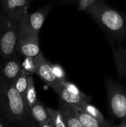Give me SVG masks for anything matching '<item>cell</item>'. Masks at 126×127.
I'll use <instances>...</instances> for the list:
<instances>
[{
  "mask_svg": "<svg viewBox=\"0 0 126 127\" xmlns=\"http://www.w3.org/2000/svg\"><path fill=\"white\" fill-rule=\"evenodd\" d=\"M9 121H6L4 118L0 116V127H7L10 126V124L8 122Z\"/></svg>",
  "mask_w": 126,
  "mask_h": 127,
  "instance_id": "22",
  "label": "cell"
},
{
  "mask_svg": "<svg viewBox=\"0 0 126 127\" xmlns=\"http://www.w3.org/2000/svg\"><path fill=\"white\" fill-rule=\"evenodd\" d=\"M30 112L31 116L38 123L39 127H54L47 108H45L39 100L30 108Z\"/></svg>",
  "mask_w": 126,
  "mask_h": 127,
  "instance_id": "10",
  "label": "cell"
},
{
  "mask_svg": "<svg viewBox=\"0 0 126 127\" xmlns=\"http://www.w3.org/2000/svg\"><path fill=\"white\" fill-rule=\"evenodd\" d=\"M27 83H28V76L25 74V72L23 70L22 71L19 76L12 83L13 86L23 97L26 92V89L27 88Z\"/></svg>",
  "mask_w": 126,
  "mask_h": 127,
  "instance_id": "15",
  "label": "cell"
},
{
  "mask_svg": "<svg viewBox=\"0 0 126 127\" xmlns=\"http://www.w3.org/2000/svg\"></svg>",
  "mask_w": 126,
  "mask_h": 127,
  "instance_id": "23",
  "label": "cell"
},
{
  "mask_svg": "<svg viewBox=\"0 0 126 127\" xmlns=\"http://www.w3.org/2000/svg\"><path fill=\"white\" fill-rule=\"evenodd\" d=\"M0 4L4 13L15 22H19L27 13L30 0H0Z\"/></svg>",
  "mask_w": 126,
  "mask_h": 127,
  "instance_id": "7",
  "label": "cell"
},
{
  "mask_svg": "<svg viewBox=\"0 0 126 127\" xmlns=\"http://www.w3.org/2000/svg\"><path fill=\"white\" fill-rule=\"evenodd\" d=\"M19 37V23L6 13L0 12V56L4 59L14 56Z\"/></svg>",
  "mask_w": 126,
  "mask_h": 127,
  "instance_id": "3",
  "label": "cell"
},
{
  "mask_svg": "<svg viewBox=\"0 0 126 127\" xmlns=\"http://www.w3.org/2000/svg\"><path fill=\"white\" fill-rule=\"evenodd\" d=\"M34 60L36 65V74L45 84H47L49 87L55 91L59 84L60 80H58L54 75L50 63L44 57L42 52H40L36 57H34Z\"/></svg>",
  "mask_w": 126,
  "mask_h": 127,
  "instance_id": "6",
  "label": "cell"
},
{
  "mask_svg": "<svg viewBox=\"0 0 126 127\" xmlns=\"http://www.w3.org/2000/svg\"><path fill=\"white\" fill-rule=\"evenodd\" d=\"M103 28L114 36H122L126 31V17L102 1H95L86 10Z\"/></svg>",
  "mask_w": 126,
  "mask_h": 127,
  "instance_id": "2",
  "label": "cell"
},
{
  "mask_svg": "<svg viewBox=\"0 0 126 127\" xmlns=\"http://www.w3.org/2000/svg\"><path fill=\"white\" fill-rule=\"evenodd\" d=\"M79 107H80L82 109H83L85 112H86L87 113H88L89 115H91L92 117H94V118L97 119L98 121H102V122H108L105 119V118H104L103 115L102 114V112L97 107H95L93 105L90 104L89 102L85 101L82 105H80Z\"/></svg>",
  "mask_w": 126,
  "mask_h": 127,
  "instance_id": "16",
  "label": "cell"
},
{
  "mask_svg": "<svg viewBox=\"0 0 126 127\" xmlns=\"http://www.w3.org/2000/svg\"><path fill=\"white\" fill-rule=\"evenodd\" d=\"M51 64V68L53 70V72L54 74V75L56 77V78L59 80H65V72L63 69V68L57 64Z\"/></svg>",
  "mask_w": 126,
  "mask_h": 127,
  "instance_id": "20",
  "label": "cell"
},
{
  "mask_svg": "<svg viewBox=\"0 0 126 127\" xmlns=\"http://www.w3.org/2000/svg\"><path fill=\"white\" fill-rule=\"evenodd\" d=\"M59 110L61 112L66 126L68 127H83L82 123L79 120L74 107L60 100Z\"/></svg>",
  "mask_w": 126,
  "mask_h": 127,
  "instance_id": "11",
  "label": "cell"
},
{
  "mask_svg": "<svg viewBox=\"0 0 126 127\" xmlns=\"http://www.w3.org/2000/svg\"><path fill=\"white\" fill-rule=\"evenodd\" d=\"M5 60L6 61L2 64L1 68V76L5 80L12 83L19 76L22 71V63L14 56Z\"/></svg>",
  "mask_w": 126,
  "mask_h": 127,
  "instance_id": "9",
  "label": "cell"
},
{
  "mask_svg": "<svg viewBox=\"0 0 126 127\" xmlns=\"http://www.w3.org/2000/svg\"><path fill=\"white\" fill-rule=\"evenodd\" d=\"M0 111L10 122L24 123L30 109L13 84L0 76Z\"/></svg>",
  "mask_w": 126,
  "mask_h": 127,
  "instance_id": "1",
  "label": "cell"
},
{
  "mask_svg": "<svg viewBox=\"0 0 126 127\" xmlns=\"http://www.w3.org/2000/svg\"><path fill=\"white\" fill-rule=\"evenodd\" d=\"M22 70L25 72V74L27 76L36 74V65L34 60V57H25V60L22 63Z\"/></svg>",
  "mask_w": 126,
  "mask_h": 127,
  "instance_id": "19",
  "label": "cell"
},
{
  "mask_svg": "<svg viewBox=\"0 0 126 127\" xmlns=\"http://www.w3.org/2000/svg\"><path fill=\"white\" fill-rule=\"evenodd\" d=\"M50 119L55 127H66V124L64 121L62 115L59 110H55L51 108H47Z\"/></svg>",
  "mask_w": 126,
  "mask_h": 127,
  "instance_id": "17",
  "label": "cell"
},
{
  "mask_svg": "<svg viewBox=\"0 0 126 127\" xmlns=\"http://www.w3.org/2000/svg\"><path fill=\"white\" fill-rule=\"evenodd\" d=\"M73 106L74 107L76 114L79 120L82 123L83 127H109L113 126L108 122H102L98 121L97 119L92 117L91 115L85 112L79 106Z\"/></svg>",
  "mask_w": 126,
  "mask_h": 127,
  "instance_id": "12",
  "label": "cell"
},
{
  "mask_svg": "<svg viewBox=\"0 0 126 127\" xmlns=\"http://www.w3.org/2000/svg\"><path fill=\"white\" fill-rule=\"evenodd\" d=\"M16 51L24 57H36L41 52L39 35H19Z\"/></svg>",
  "mask_w": 126,
  "mask_h": 127,
  "instance_id": "8",
  "label": "cell"
},
{
  "mask_svg": "<svg viewBox=\"0 0 126 127\" xmlns=\"http://www.w3.org/2000/svg\"><path fill=\"white\" fill-rule=\"evenodd\" d=\"M24 99L29 107V109L35 104V103L38 100L37 96H36V92L35 89L34 81L32 75L28 76V83H27V88L26 89V92L24 95Z\"/></svg>",
  "mask_w": 126,
  "mask_h": 127,
  "instance_id": "14",
  "label": "cell"
},
{
  "mask_svg": "<svg viewBox=\"0 0 126 127\" xmlns=\"http://www.w3.org/2000/svg\"><path fill=\"white\" fill-rule=\"evenodd\" d=\"M50 9L46 7L32 13H26L18 22L19 35H39Z\"/></svg>",
  "mask_w": 126,
  "mask_h": 127,
  "instance_id": "5",
  "label": "cell"
},
{
  "mask_svg": "<svg viewBox=\"0 0 126 127\" xmlns=\"http://www.w3.org/2000/svg\"><path fill=\"white\" fill-rule=\"evenodd\" d=\"M60 82H61V83H62V84L68 91H70L71 92H72V93H74V94H75V95H79V96L82 97V98H84L86 101H88V102H89V103L92 100V97H91L88 96V95H86L85 94H84V93L79 89V87H78L77 86H76L75 84H74V83H71V82L67 81L65 79V80H60Z\"/></svg>",
  "mask_w": 126,
  "mask_h": 127,
  "instance_id": "18",
  "label": "cell"
},
{
  "mask_svg": "<svg viewBox=\"0 0 126 127\" xmlns=\"http://www.w3.org/2000/svg\"><path fill=\"white\" fill-rule=\"evenodd\" d=\"M106 88L110 111L114 117L121 120L117 127H126V92L110 79L106 80Z\"/></svg>",
  "mask_w": 126,
  "mask_h": 127,
  "instance_id": "4",
  "label": "cell"
},
{
  "mask_svg": "<svg viewBox=\"0 0 126 127\" xmlns=\"http://www.w3.org/2000/svg\"><path fill=\"white\" fill-rule=\"evenodd\" d=\"M55 92L58 94L61 100H62L68 104L73 105V106H79L80 105H82L83 103H85L86 101L82 97L76 95L71 92L70 91H68L61 83L60 81H59V84L55 89Z\"/></svg>",
  "mask_w": 126,
  "mask_h": 127,
  "instance_id": "13",
  "label": "cell"
},
{
  "mask_svg": "<svg viewBox=\"0 0 126 127\" xmlns=\"http://www.w3.org/2000/svg\"><path fill=\"white\" fill-rule=\"evenodd\" d=\"M96 0H79L78 10L80 11L86 10L89 6H91Z\"/></svg>",
  "mask_w": 126,
  "mask_h": 127,
  "instance_id": "21",
  "label": "cell"
}]
</instances>
